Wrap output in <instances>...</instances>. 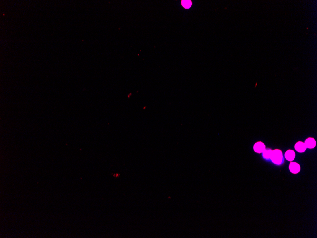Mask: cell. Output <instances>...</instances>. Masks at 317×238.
Listing matches in <instances>:
<instances>
[{"label":"cell","mask_w":317,"mask_h":238,"mask_svg":"<svg viewBox=\"0 0 317 238\" xmlns=\"http://www.w3.org/2000/svg\"><path fill=\"white\" fill-rule=\"evenodd\" d=\"M272 153V150L270 148H267V149L266 148L263 153V158L266 159H269L271 156Z\"/></svg>","instance_id":"cell-7"},{"label":"cell","mask_w":317,"mask_h":238,"mask_svg":"<svg viewBox=\"0 0 317 238\" xmlns=\"http://www.w3.org/2000/svg\"><path fill=\"white\" fill-rule=\"evenodd\" d=\"M294 148L295 150L299 153H303L305 152L307 149L304 143L300 142V141L298 142L297 143H295Z\"/></svg>","instance_id":"cell-5"},{"label":"cell","mask_w":317,"mask_h":238,"mask_svg":"<svg viewBox=\"0 0 317 238\" xmlns=\"http://www.w3.org/2000/svg\"><path fill=\"white\" fill-rule=\"evenodd\" d=\"M271 160L273 163L277 165H280L283 161V155L282 151L279 149H274L272 150Z\"/></svg>","instance_id":"cell-1"},{"label":"cell","mask_w":317,"mask_h":238,"mask_svg":"<svg viewBox=\"0 0 317 238\" xmlns=\"http://www.w3.org/2000/svg\"><path fill=\"white\" fill-rule=\"evenodd\" d=\"M304 143L307 148L313 149L316 146V142L314 138L309 137L306 139Z\"/></svg>","instance_id":"cell-4"},{"label":"cell","mask_w":317,"mask_h":238,"mask_svg":"<svg viewBox=\"0 0 317 238\" xmlns=\"http://www.w3.org/2000/svg\"><path fill=\"white\" fill-rule=\"evenodd\" d=\"M181 4H182L183 7H184L185 8L188 9L191 7L192 3H191V1L186 0V1H181Z\"/></svg>","instance_id":"cell-8"},{"label":"cell","mask_w":317,"mask_h":238,"mask_svg":"<svg viewBox=\"0 0 317 238\" xmlns=\"http://www.w3.org/2000/svg\"><path fill=\"white\" fill-rule=\"evenodd\" d=\"M284 156L285 158L286 159V160H288V161H293L295 158V152L292 150H290V149L288 150L286 152H285Z\"/></svg>","instance_id":"cell-6"},{"label":"cell","mask_w":317,"mask_h":238,"mask_svg":"<svg viewBox=\"0 0 317 238\" xmlns=\"http://www.w3.org/2000/svg\"><path fill=\"white\" fill-rule=\"evenodd\" d=\"M266 145L263 142H258L255 143L253 146V150L257 153H263L266 149Z\"/></svg>","instance_id":"cell-3"},{"label":"cell","mask_w":317,"mask_h":238,"mask_svg":"<svg viewBox=\"0 0 317 238\" xmlns=\"http://www.w3.org/2000/svg\"><path fill=\"white\" fill-rule=\"evenodd\" d=\"M290 171L291 173L294 174H296L299 173L300 170V164L296 162H291L289 165Z\"/></svg>","instance_id":"cell-2"}]
</instances>
